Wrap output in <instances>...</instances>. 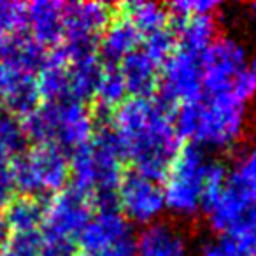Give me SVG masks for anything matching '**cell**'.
<instances>
[{
	"label": "cell",
	"instance_id": "obj_1",
	"mask_svg": "<svg viewBox=\"0 0 256 256\" xmlns=\"http://www.w3.org/2000/svg\"><path fill=\"white\" fill-rule=\"evenodd\" d=\"M123 160L134 172L162 181L182 148L172 107L160 96H128L114 109L110 124Z\"/></svg>",
	"mask_w": 256,
	"mask_h": 256
},
{
	"label": "cell",
	"instance_id": "obj_2",
	"mask_svg": "<svg viewBox=\"0 0 256 256\" xmlns=\"http://www.w3.org/2000/svg\"><path fill=\"white\" fill-rule=\"evenodd\" d=\"M181 140L207 151L234 148L244 136L248 123V104L234 95H202L184 104L174 114Z\"/></svg>",
	"mask_w": 256,
	"mask_h": 256
},
{
	"label": "cell",
	"instance_id": "obj_3",
	"mask_svg": "<svg viewBox=\"0 0 256 256\" xmlns=\"http://www.w3.org/2000/svg\"><path fill=\"white\" fill-rule=\"evenodd\" d=\"M202 212L216 235L256 232V146L235 156L223 188Z\"/></svg>",
	"mask_w": 256,
	"mask_h": 256
},
{
	"label": "cell",
	"instance_id": "obj_4",
	"mask_svg": "<svg viewBox=\"0 0 256 256\" xmlns=\"http://www.w3.org/2000/svg\"><path fill=\"white\" fill-rule=\"evenodd\" d=\"M123 162L110 128L96 130L93 139L74 151L70 160L74 190L88 196L95 209L116 206V192L124 178Z\"/></svg>",
	"mask_w": 256,
	"mask_h": 256
},
{
	"label": "cell",
	"instance_id": "obj_5",
	"mask_svg": "<svg viewBox=\"0 0 256 256\" xmlns=\"http://www.w3.org/2000/svg\"><path fill=\"white\" fill-rule=\"evenodd\" d=\"M218 162L196 146H182L162 179L165 210L179 220H193L204 209L209 181Z\"/></svg>",
	"mask_w": 256,
	"mask_h": 256
},
{
	"label": "cell",
	"instance_id": "obj_6",
	"mask_svg": "<svg viewBox=\"0 0 256 256\" xmlns=\"http://www.w3.org/2000/svg\"><path fill=\"white\" fill-rule=\"evenodd\" d=\"M248 50L237 39L221 36L200 54L202 95H234L249 104L256 95V82L248 70Z\"/></svg>",
	"mask_w": 256,
	"mask_h": 256
},
{
	"label": "cell",
	"instance_id": "obj_7",
	"mask_svg": "<svg viewBox=\"0 0 256 256\" xmlns=\"http://www.w3.org/2000/svg\"><path fill=\"white\" fill-rule=\"evenodd\" d=\"M36 134L62 151H78L95 136V116L82 102H50L36 118Z\"/></svg>",
	"mask_w": 256,
	"mask_h": 256
},
{
	"label": "cell",
	"instance_id": "obj_8",
	"mask_svg": "<svg viewBox=\"0 0 256 256\" xmlns=\"http://www.w3.org/2000/svg\"><path fill=\"white\" fill-rule=\"evenodd\" d=\"M110 22L112 12L104 2L64 4V46L58 51L67 62L98 54V40Z\"/></svg>",
	"mask_w": 256,
	"mask_h": 256
},
{
	"label": "cell",
	"instance_id": "obj_9",
	"mask_svg": "<svg viewBox=\"0 0 256 256\" xmlns=\"http://www.w3.org/2000/svg\"><path fill=\"white\" fill-rule=\"evenodd\" d=\"M160 98L170 107L195 102L202 96L200 54L176 48L164 62L158 78Z\"/></svg>",
	"mask_w": 256,
	"mask_h": 256
},
{
	"label": "cell",
	"instance_id": "obj_10",
	"mask_svg": "<svg viewBox=\"0 0 256 256\" xmlns=\"http://www.w3.org/2000/svg\"><path fill=\"white\" fill-rule=\"evenodd\" d=\"M116 206L130 224L148 226L160 221L165 210L164 190L160 181L130 172L124 174L116 192Z\"/></svg>",
	"mask_w": 256,
	"mask_h": 256
},
{
	"label": "cell",
	"instance_id": "obj_11",
	"mask_svg": "<svg viewBox=\"0 0 256 256\" xmlns=\"http://www.w3.org/2000/svg\"><path fill=\"white\" fill-rule=\"evenodd\" d=\"M93 204L78 190H62L46 210V238L76 244L93 214Z\"/></svg>",
	"mask_w": 256,
	"mask_h": 256
},
{
	"label": "cell",
	"instance_id": "obj_12",
	"mask_svg": "<svg viewBox=\"0 0 256 256\" xmlns=\"http://www.w3.org/2000/svg\"><path fill=\"white\" fill-rule=\"evenodd\" d=\"M134 237L132 224L124 220L118 206L96 207L78 242L82 254L98 256L120 240Z\"/></svg>",
	"mask_w": 256,
	"mask_h": 256
},
{
	"label": "cell",
	"instance_id": "obj_13",
	"mask_svg": "<svg viewBox=\"0 0 256 256\" xmlns=\"http://www.w3.org/2000/svg\"><path fill=\"white\" fill-rule=\"evenodd\" d=\"M70 178V160L54 146L39 150L23 168V184L36 193H60Z\"/></svg>",
	"mask_w": 256,
	"mask_h": 256
},
{
	"label": "cell",
	"instance_id": "obj_14",
	"mask_svg": "<svg viewBox=\"0 0 256 256\" xmlns=\"http://www.w3.org/2000/svg\"><path fill=\"white\" fill-rule=\"evenodd\" d=\"M137 256H190L186 234L168 221H156L140 230L136 237Z\"/></svg>",
	"mask_w": 256,
	"mask_h": 256
},
{
	"label": "cell",
	"instance_id": "obj_15",
	"mask_svg": "<svg viewBox=\"0 0 256 256\" xmlns=\"http://www.w3.org/2000/svg\"><path fill=\"white\" fill-rule=\"evenodd\" d=\"M142 44V36L136 30L132 23L121 16L114 20L104 30L98 40V54L106 65H120L128 54L139 50Z\"/></svg>",
	"mask_w": 256,
	"mask_h": 256
},
{
	"label": "cell",
	"instance_id": "obj_16",
	"mask_svg": "<svg viewBox=\"0 0 256 256\" xmlns=\"http://www.w3.org/2000/svg\"><path fill=\"white\" fill-rule=\"evenodd\" d=\"M118 67L130 96H148L158 86L162 64L153 60L142 48L128 54Z\"/></svg>",
	"mask_w": 256,
	"mask_h": 256
},
{
	"label": "cell",
	"instance_id": "obj_17",
	"mask_svg": "<svg viewBox=\"0 0 256 256\" xmlns=\"http://www.w3.org/2000/svg\"><path fill=\"white\" fill-rule=\"evenodd\" d=\"M100 72H102V64H100L98 54L76 58V60L67 62L70 100L84 104L86 100L93 98Z\"/></svg>",
	"mask_w": 256,
	"mask_h": 256
},
{
	"label": "cell",
	"instance_id": "obj_18",
	"mask_svg": "<svg viewBox=\"0 0 256 256\" xmlns=\"http://www.w3.org/2000/svg\"><path fill=\"white\" fill-rule=\"evenodd\" d=\"M178 48L202 54L214 40L218 39V23L214 16H198V18L179 20L176 30Z\"/></svg>",
	"mask_w": 256,
	"mask_h": 256
},
{
	"label": "cell",
	"instance_id": "obj_19",
	"mask_svg": "<svg viewBox=\"0 0 256 256\" xmlns=\"http://www.w3.org/2000/svg\"><path fill=\"white\" fill-rule=\"evenodd\" d=\"M123 18L136 26L137 32L144 37L168 28L170 12L158 2H128L121 6Z\"/></svg>",
	"mask_w": 256,
	"mask_h": 256
},
{
	"label": "cell",
	"instance_id": "obj_20",
	"mask_svg": "<svg viewBox=\"0 0 256 256\" xmlns=\"http://www.w3.org/2000/svg\"><path fill=\"white\" fill-rule=\"evenodd\" d=\"M198 256H256V232L232 235L220 234L202 242Z\"/></svg>",
	"mask_w": 256,
	"mask_h": 256
},
{
	"label": "cell",
	"instance_id": "obj_21",
	"mask_svg": "<svg viewBox=\"0 0 256 256\" xmlns=\"http://www.w3.org/2000/svg\"><path fill=\"white\" fill-rule=\"evenodd\" d=\"M32 22L37 37L44 44H56L64 39V4H37L32 11Z\"/></svg>",
	"mask_w": 256,
	"mask_h": 256
},
{
	"label": "cell",
	"instance_id": "obj_22",
	"mask_svg": "<svg viewBox=\"0 0 256 256\" xmlns=\"http://www.w3.org/2000/svg\"><path fill=\"white\" fill-rule=\"evenodd\" d=\"M126 95L128 92L120 67L102 64V72H100L98 82H96L95 95H93L96 104L102 109H116L126 100Z\"/></svg>",
	"mask_w": 256,
	"mask_h": 256
},
{
	"label": "cell",
	"instance_id": "obj_23",
	"mask_svg": "<svg viewBox=\"0 0 256 256\" xmlns=\"http://www.w3.org/2000/svg\"><path fill=\"white\" fill-rule=\"evenodd\" d=\"M170 16L178 20L198 18V16H216L221 9V4L216 0H178L168 6Z\"/></svg>",
	"mask_w": 256,
	"mask_h": 256
},
{
	"label": "cell",
	"instance_id": "obj_24",
	"mask_svg": "<svg viewBox=\"0 0 256 256\" xmlns=\"http://www.w3.org/2000/svg\"><path fill=\"white\" fill-rule=\"evenodd\" d=\"M98 256H137L136 237L123 238V240H120L118 244L110 246L109 249H106V251Z\"/></svg>",
	"mask_w": 256,
	"mask_h": 256
},
{
	"label": "cell",
	"instance_id": "obj_25",
	"mask_svg": "<svg viewBox=\"0 0 256 256\" xmlns=\"http://www.w3.org/2000/svg\"><path fill=\"white\" fill-rule=\"evenodd\" d=\"M248 70H249V74H251V78L254 79V82H256V51H254V53H252V56L249 58Z\"/></svg>",
	"mask_w": 256,
	"mask_h": 256
},
{
	"label": "cell",
	"instance_id": "obj_26",
	"mask_svg": "<svg viewBox=\"0 0 256 256\" xmlns=\"http://www.w3.org/2000/svg\"><path fill=\"white\" fill-rule=\"evenodd\" d=\"M248 11L251 12L252 18H256V2H251V4L248 6Z\"/></svg>",
	"mask_w": 256,
	"mask_h": 256
}]
</instances>
